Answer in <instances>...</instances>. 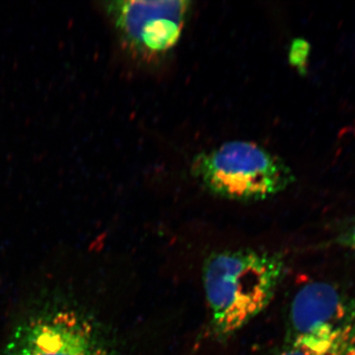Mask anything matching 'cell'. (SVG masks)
<instances>
[{
    "label": "cell",
    "instance_id": "obj_1",
    "mask_svg": "<svg viewBox=\"0 0 355 355\" xmlns=\"http://www.w3.org/2000/svg\"><path fill=\"white\" fill-rule=\"evenodd\" d=\"M284 272L286 263L277 254L236 250L209 257L202 280L214 335H234L263 312Z\"/></svg>",
    "mask_w": 355,
    "mask_h": 355
},
{
    "label": "cell",
    "instance_id": "obj_2",
    "mask_svg": "<svg viewBox=\"0 0 355 355\" xmlns=\"http://www.w3.org/2000/svg\"><path fill=\"white\" fill-rule=\"evenodd\" d=\"M191 175L217 197L252 202L279 195L294 181L291 168L258 144L235 140L196 156Z\"/></svg>",
    "mask_w": 355,
    "mask_h": 355
},
{
    "label": "cell",
    "instance_id": "obj_3",
    "mask_svg": "<svg viewBox=\"0 0 355 355\" xmlns=\"http://www.w3.org/2000/svg\"><path fill=\"white\" fill-rule=\"evenodd\" d=\"M104 7L128 53L144 62H153L177 46L191 2L116 0L105 2Z\"/></svg>",
    "mask_w": 355,
    "mask_h": 355
},
{
    "label": "cell",
    "instance_id": "obj_4",
    "mask_svg": "<svg viewBox=\"0 0 355 355\" xmlns=\"http://www.w3.org/2000/svg\"><path fill=\"white\" fill-rule=\"evenodd\" d=\"M6 355H114L101 331L74 311H57L20 324Z\"/></svg>",
    "mask_w": 355,
    "mask_h": 355
},
{
    "label": "cell",
    "instance_id": "obj_5",
    "mask_svg": "<svg viewBox=\"0 0 355 355\" xmlns=\"http://www.w3.org/2000/svg\"><path fill=\"white\" fill-rule=\"evenodd\" d=\"M291 338L324 336L355 326V299L328 282L301 287L289 312Z\"/></svg>",
    "mask_w": 355,
    "mask_h": 355
},
{
    "label": "cell",
    "instance_id": "obj_6",
    "mask_svg": "<svg viewBox=\"0 0 355 355\" xmlns=\"http://www.w3.org/2000/svg\"><path fill=\"white\" fill-rule=\"evenodd\" d=\"M277 355H355V326L328 336L288 340Z\"/></svg>",
    "mask_w": 355,
    "mask_h": 355
},
{
    "label": "cell",
    "instance_id": "obj_7",
    "mask_svg": "<svg viewBox=\"0 0 355 355\" xmlns=\"http://www.w3.org/2000/svg\"><path fill=\"white\" fill-rule=\"evenodd\" d=\"M307 44L303 41H295L292 44L289 51V60L291 64L301 67L304 64L306 55H307Z\"/></svg>",
    "mask_w": 355,
    "mask_h": 355
},
{
    "label": "cell",
    "instance_id": "obj_8",
    "mask_svg": "<svg viewBox=\"0 0 355 355\" xmlns=\"http://www.w3.org/2000/svg\"><path fill=\"white\" fill-rule=\"evenodd\" d=\"M347 243H349L350 248L354 250L355 253V226L354 229L350 231L349 238H347Z\"/></svg>",
    "mask_w": 355,
    "mask_h": 355
}]
</instances>
